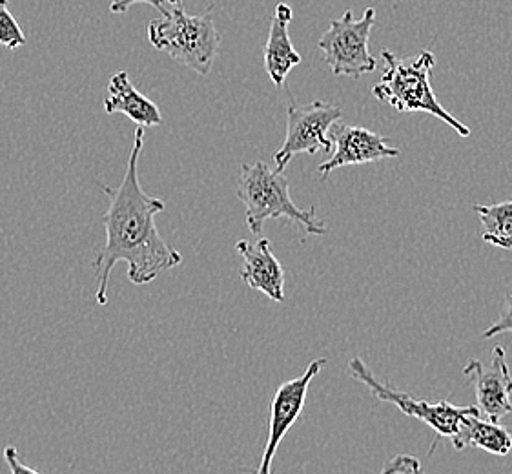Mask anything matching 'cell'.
Instances as JSON below:
<instances>
[{"mask_svg":"<svg viewBox=\"0 0 512 474\" xmlns=\"http://www.w3.org/2000/svg\"><path fill=\"white\" fill-rule=\"evenodd\" d=\"M381 55L385 68L381 79L372 88V95L378 101L389 103L400 114L423 112L438 117L461 137L471 135V128L452 117L434 95L431 72L436 66V59L431 52H421L416 57H396L385 50Z\"/></svg>","mask_w":512,"mask_h":474,"instance_id":"2","label":"cell"},{"mask_svg":"<svg viewBox=\"0 0 512 474\" xmlns=\"http://www.w3.org/2000/svg\"><path fill=\"white\" fill-rule=\"evenodd\" d=\"M330 130L332 132L328 134L332 141V155L318 168L323 179H327L341 166L367 165V163H376L381 159L400 155V150L390 145L387 137L367 130L363 126L334 124Z\"/></svg>","mask_w":512,"mask_h":474,"instance_id":"9","label":"cell"},{"mask_svg":"<svg viewBox=\"0 0 512 474\" xmlns=\"http://www.w3.org/2000/svg\"><path fill=\"white\" fill-rule=\"evenodd\" d=\"M472 210L482 221L483 241L505 250H512V201L474 205Z\"/></svg>","mask_w":512,"mask_h":474,"instance_id":"15","label":"cell"},{"mask_svg":"<svg viewBox=\"0 0 512 474\" xmlns=\"http://www.w3.org/2000/svg\"><path fill=\"white\" fill-rule=\"evenodd\" d=\"M236 194L245 205L246 225L254 236L263 234L268 219L292 221L310 236L327 234V228L316 216V208L297 207L290 197L287 177L263 161L241 166Z\"/></svg>","mask_w":512,"mask_h":474,"instance_id":"3","label":"cell"},{"mask_svg":"<svg viewBox=\"0 0 512 474\" xmlns=\"http://www.w3.org/2000/svg\"><path fill=\"white\" fill-rule=\"evenodd\" d=\"M327 365L325 358H318L312 361L307 367V371L294 380L281 383L277 387L276 394L270 402V420H268V438L261 464L257 467L256 474H274V458H276L277 449L287 436L292 425L297 422V418L305 409L307 402L308 387L312 380L318 376L321 369Z\"/></svg>","mask_w":512,"mask_h":474,"instance_id":"8","label":"cell"},{"mask_svg":"<svg viewBox=\"0 0 512 474\" xmlns=\"http://www.w3.org/2000/svg\"><path fill=\"white\" fill-rule=\"evenodd\" d=\"M376 22V10L367 8L361 19H354L352 10L345 11L341 19L330 22L323 37L319 39V50L336 77L359 79L365 73L374 72L378 62L370 53V31Z\"/></svg>","mask_w":512,"mask_h":474,"instance_id":"5","label":"cell"},{"mask_svg":"<svg viewBox=\"0 0 512 474\" xmlns=\"http://www.w3.org/2000/svg\"><path fill=\"white\" fill-rule=\"evenodd\" d=\"M452 445L461 451L465 447H476L496 456H507L512 449V436L503 425L491 420H483L482 413L465 416L460 434Z\"/></svg>","mask_w":512,"mask_h":474,"instance_id":"14","label":"cell"},{"mask_svg":"<svg viewBox=\"0 0 512 474\" xmlns=\"http://www.w3.org/2000/svg\"><path fill=\"white\" fill-rule=\"evenodd\" d=\"M503 332H511L512 334V290H509L507 296H505L498 320L494 321L491 327L483 332L482 338L483 340H491V338L500 336Z\"/></svg>","mask_w":512,"mask_h":474,"instance_id":"17","label":"cell"},{"mask_svg":"<svg viewBox=\"0 0 512 474\" xmlns=\"http://www.w3.org/2000/svg\"><path fill=\"white\" fill-rule=\"evenodd\" d=\"M390 462H392V469L389 474H427L423 471L420 460L410 454H398Z\"/></svg>","mask_w":512,"mask_h":474,"instance_id":"18","label":"cell"},{"mask_svg":"<svg viewBox=\"0 0 512 474\" xmlns=\"http://www.w3.org/2000/svg\"><path fill=\"white\" fill-rule=\"evenodd\" d=\"M341 119V108L325 101L299 106L290 104L287 110V137L285 143L274 154L277 172H283L290 161L299 154L332 152V141L328 132Z\"/></svg>","mask_w":512,"mask_h":474,"instance_id":"7","label":"cell"},{"mask_svg":"<svg viewBox=\"0 0 512 474\" xmlns=\"http://www.w3.org/2000/svg\"><path fill=\"white\" fill-rule=\"evenodd\" d=\"M104 110L106 114H124L143 128L163 124V115L157 104L135 88L126 72H117L110 79Z\"/></svg>","mask_w":512,"mask_h":474,"instance_id":"13","label":"cell"},{"mask_svg":"<svg viewBox=\"0 0 512 474\" xmlns=\"http://www.w3.org/2000/svg\"><path fill=\"white\" fill-rule=\"evenodd\" d=\"M237 254L245 261L241 279L252 290L263 292L267 298L277 303L285 301V268L274 256L267 237L256 243L241 239L237 241Z\"/></svg>","mask_w":512,"mask_h":474,"instance_id":"11","label":"cell"},{"mask_svg":"<svg viewBox=\"0 0 512 474\" xmlns=\"http://www.w3.org/2000/svg\"><path fill=\"white\" fill-rule=\"evenodd\" d=\"M143 146L144 128L139 126L123 183L115 188L101 185L110 207L103 216L106 243L95 254L93 274L97 281L95 301L103 307L108 303L112 270L119 261L128 265V278L134 285H148L183 263V256L164 241L155 225V216L166 208L163 199L148 196L139 185L137 166Z\"/></svg>","mask_w":512,"mask_h":474,"instance_id":"1","label":"cell"},{"mask_svg":"<svg viewBox=\"0 0 512 474\" xmlns=\"http://www.w3.org/2000/svg\"><path fill=\"white\" fill-rule=\"evenodd\" d=\"M463 376L474 383L476 402L487 420L500 422L512 413V378L502 345L492 349L491 361L471 360L463 367Z\"/></svg>","mask_w":512,"mask_h":474,"instance_id":"10","label":"cell"},{"mask_svg":"<svg viewBox=\"0 0 512 474\" xmlns=\"http://www.w3.org/2000/svg\"><path fill=\"white\" fill-rule=\"evenodd\" d=\"M349 372L358 382L363 383L365 387H369V391L378 400L396 405L405 416L416 418L425 425H429L434 433L443 436V438H449L451 442L458 438L461 423L465 420V416L472 413H482L476 405L456 407V405L449 402H425V400L412 398L407 392L396 391L387 383L381 382L378 376L370 371L369 365L358 356L349 361Z\"/></svg>","mask_w":512,"mask_h":474,"instance_id":"6","label":"cell"},{"mask_svg":"<svg viewBox=\"0 0 512 474\" xmlns=\"http://www.w3.org/2000/svg\"><path fill=\"white\" fill-rule=\"evenodd\" d=\"M390 469H392V462H389V464L385 465V469H383V471H381L379 474H389Z\"/></svg>","mask_w":512,"mask_h":474,"instance_id":"22","label":"cell"},{"mask_svg":"<svg viewBox=\"0 0 512 474\" xmlns=\"http://www.w3.org/2000/svg\"><path fill=\"white\" fill-rule=\"evenodd\" d=\"M294 19L292 8L281 2L277 4L274 10V17L270 22V31H268L267 44H265V70H267L270 81L281 88L287 81L288 73L296 68L301 62V55L294 50L288 26Z\"/></svg>","mask_w":512,"mask_h":474,"instance_id":"12","label":"cell"},{"mask_svg":"<svg viewBox=\"0 0 512 474\" xmlns=\"http://www.w3.org/2000/svg\"><path fill=\"white\" fill-rule=\"evenodd\" d=\"M148 39L155 50L199 75H208L219 52V35L210 13L188 15L175 6L163 19L148 24Z\"/></svg>","mask_w":512,"mask_h":474,"instance_id":"4","label":"cell"},{"mask_svg":"<svg viewBox=\"0 0 512 474\" xmlns=\"http://www.w3.org/2000/svg\"><path fill=\"white\" fill-rule=\"evenodd\" d=\"M26 44V35L22 33L19 22L11 15L8 0H0V46L15 50Z\"/></svg>","mask_w":512,"mask_h":474,"instance_id":"16","label":"cell"},{"mask_svg":"<svg viewBox=\"0 0 512 474\" xmlns=\"http://www.w3.org/2000/svg\"><path fill=\"white\" fill-rule=\"evenodd\" d=\"M164 2V6H166V4H174V6H179V4H181V0H163Z\"/></svg>","mask_w":512,"mask_h":474,"instance_id":"21","label":"cell"},{"mask_svg":"<svg viewBox=\"0 0 512 474\" xmlns=\"http://www.w3.org/2000/svg\"><path fill=\"white\" fill-rule=\"evenodd\" d=\"M134 4H148V6H152L155 10L161 11L163 15L170 13V10L164 6L163 0H112L110 11L112 13H126Z\"/></svg>","mask_w":512,"mask_h":474,"instance_id":"19","label":"cell"},{"mask_svg":"<svg viewBox=\"0 0 512 474\" xmlns=\"http://www.w3.org/2000/svg\"><path fill=\"white\" fill-rule=\"evenodd\" d=\"M4 460H6V464L10 467L11 474H41L39 471L28 467V465L22 464L19 453H17V449L13 445H8L4 449Z\"/></svg>","mask_w":512,"mask_h":474,"instance_id":"20","label":"cell"}]
</instances>
